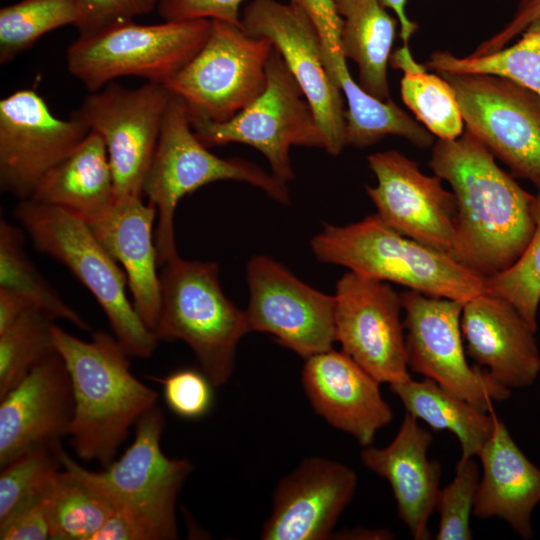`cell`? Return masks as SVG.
<instances>
[{"mask_svg":"<svg viewBox=\"0 0 540 540\" xmlns=\"http://www.w3.org/2000/svg\"><path fill=\"white\" fill-rule=\"evenodd\" d=\"M429 167L448 182L456 201L450 255L483 279L513 265L534 233L535 194L465 128L456 139H437Z\"/></svg>","mask_w":540,"mask_h":540,"instance_id":"1","label":"cell"},{"mask_svg":"<svg viewBox=\"0 0 540 540\" xmlns=\"http://www.w3.org/2000/svg\"><path fill=\"white\" fill-rule=\"evenodd\" d=\"M52 335L73 389L71 445L82 460L105 468L158 394L133 375L130 356L110 334L97 331L84 341L53 324Z\"/></svg>","mask_w":540,"mask_h":540,"instance_id":"2","label":"cell"},{"mask_svg":"<svg viewBox=\"0 0 540 540\" xmlns=\"http://www.w3.org/2000/svg\"><path fill=\"white\" fill-rule=\"evenodd\" d=\"M310 244L320 262L428 296L465 303L484 292L483 278L449 253L396 232L376 213L343 226L324 224Z\"/></svg>","mask_w":540,"mask_h":540,"instance_id":"3","label":"cell"},{"mask_svg":"<svg viewBox=\"0 0 540 540\" xmlns=\"http://www.w3.org/2000/svg\"><path fill=\"white\" fill-rule=\"evenodd\" d=\"M207 148L192 129L186 103L172 95L143 186L157 210L154 239L158 266L178 256L174 216L179 201L204 185L225 180L246 182L281 204L290 203L287 184L260 166L240 158L218 157Z\"/></svg>","mask_w":540,"mask_h":540,"instance_id":"4","label":"cell"},{"mask_svg":"<svg viewBox=\"0 0 540 540\" xmlns=\"http://www.w3.org/2000/svg\"><path fill=\"white\" fill-rule=\"evenodd\" d=\"M161 307L158 340L182 341L214 387L232 375L239 341L251 332L246 311L223 292L218 265L179 255L159 274Z\"/></svg>","mask_w":540,"mask_h":540,"instance_id":"5","label":"cell"},{"mask_svg":"<svg viewBox=\"0 0 540 540\" xmlns=\"http://www.w3.org/2000/svg\"><path fill=\"white\" fill-rule=\"evenodd\" d=\"M13 215L38 251L54 258L90 291L129 356L149 358L158 338L128 299L126 274L79 217L52 205L20 200Z\"/></svg>","mask_w":540,"mask_h":540,"instance_id":"6","label":"cell"},{"mask_svg":"<svg viewBox=\"0 0 540 540\" xmlns=\"http://www.w3.org/2000/svg\"><path fill=\"white\" fill-rule=\"evenodd\" d=\"M164 426L163 412L155 405L137 421L132 444L103 471L87 470L60 450L62 467L100 491L146 540L178 538L176 500L193 469L188 460L171 459L162 452Z\"/></svg>","mask_w":540,"mask_h":540,"instance_id":"7","label":"cell"},{"mask_svg":"<svg viewBox=\"0 0 540 540\" xmlns=\"http://www.w3.org/2000/svg\"><path fill=\"white\" fill-rule=\"evenodd\" d=\"M210 27L208 19L114 25L79 35L68 47L67 67L90 92L126 76L164 84L202 48Z\"/></svg>","mask_w":540,"mask_h":540,"instance_id":"8","label":"cell"},{"mask_svg":"<svg viewBox=\"0 0 540 540\" xmlns=\"http://www.w3.org/2000/svg\"><path fill=\"white\" fill-rule=\"evenodd\" d=\"M263 93L225 122L190 118L197 138L206 146L247 144L267 159L271 174L287 184L294 178L291 146L325 148L314 111L280 52L273 46L266 64Z\"/></svg>","mask_w":540,"mask_h":540,"instance_id":"9","label":"cell"},{"mask_svg":"<svg viewBox=\"0 0 540 540\" xmlns=\"http://www.w3.org/2000/svg\"><path fill=\"white\" fill-rule=\"evenodd\" d=\"M272 49L267 38L252 37L241 27L211 20L202 48L163 85L184 100L190 118L225 122L265 90Z\"/></svg>","mask_w":540,"mask_h":540,"instance_id":"10","label":"cell"},{"mask_svg":"<svg viewBox=\"0 0 540 540\" xmlns=\"http://www.w3.org/2000/svg\"><path fill=\"white\" fill-rule=\"evenodd\" d=\"M452 87L464 128L511 175L540 190V95L489 73L438 72Z\"/></svg>","mask_w":540,"mask_h":540,"instance_id":"11","label":"cell"},{"mask_svg":"<svg viewBox=\"0 0 540 540\" xmlns=\"http://www.w3.org/2000/svg\"><path fill=\"white\" fill-rule=\"evenodd\" d=\"M172 94L147 82L130 89L110 82L90 92L71 116L103 139L114 180L115 197L142 198L146 173Z\"/></svg>","mask_w":540,"mask_h":540,"instance_id":"12","label":"cell"},{"mask_svg":"<svg viewBox=\"0 0 540 540\" xmlns=\"http://www.w3.org/2000/svg\"><path fill=\"white\" fill-rule=\"evenodd\" d=\"M401 295L408 367L425 378L489 412L494 401L510 397L511 389L488 371L471 367L461 331L464 302L407 289Z\"/></svg>","mask_w":540,"mask_h":540,"instance_id":"13","label":"cell"},{"mask_svg":"<svg viewBox=\"0 0 540 540\" xmlns=\"http://www.w3.org/2000/svg\"><path fill=\"white\" fill-rule=\"evenodd\" d=\"M251 331L268 333L282 346L307 359L333 349L336 338L335 298L297 278L266 255L246 265Z\"/></svg>","mask_w":540,"mask_h":540,"instance_id":"14","label":"cell"},{"mask_svg":"<svg viewBox=\"0 0 540 540\" xmlns=\"http://www.w3.org/2000/svg\"><path fill=\"white\" fill-rule=\"evenodd\" d=\"M334 298L342 351L380 383L411 378L401 295L388 282L348 271L337 281Z\"/></svg>","mask_w":540,"mask_h":540,"instance_id":"15","label":"cell"},{"mask_svg":"<svg viewBox=\"0 0 540 540\" xmlns=\"http://www.w3.org/2000/svg\"><path fill=\"white\" fill-rule=\"evenodd\" d=\"M243 31L269 39L280 52L311 105L325 139V150L339 155L346 146L343 94L322 61L318 33L296 3L251 0L241 14Z\"/></svg>","mask_w":540,"mask_h":540,"instance_id":"16","label":"cell"},{"mask_svg":"<svg viewBox=\"0 0 540 540\" xmlns=\"http://www.w3.org/2000/svg\"><path fill=\"white\" fill-rule=\"evenodd\" d=\"M79 119L55 117L34 90H18L0 101V188L30 198L41 177L88 135Z\"/></svg>","mask_w":540,"mask_h":540,"instance_id":"17","label":"cell"},{"mask_svg":"<svg viewBox=\"0 0 540 540\" xmlns=\"http://www.w3.org/2000/svg\"><path fill=\"white\" fill-rule=\"evenodd\" d=\"M367 162L377 184L365 189L380 220L408 238L450 254L456 201L442 179L424 174L416 161L397 150L373 153Z\"/></svg>","mask_w":540,"mask_h":540,"instance_id":"18","label":"cell"},{"mask_svg":"<svg viewBox=\"0 0 540 540\" xmlns=\"http://www.w3.org/2000/svg\"><path fill=\"white\" fill-rule=\"evenodd\" d=\"M312 21L319 39L322 61L332 82L347 100L346 146L369 147L388 135L405 138L420 149L434 144V135L409 116L392 99L379 100L364 91L351 76L340 47L342 19L334 0H289Z\"/></svg>","mask_w":540,"mask_h":540,"instance_id":"19","label":"cell"},{"mask_svg":"<svg viewBox=\"0 0 540 540\" xmlns=\"http://www.w3.org/2000/svg\"><path fill=\"white\" fill-rule=\"evenodd\" d=\"M357 476L347 465L322 457L304 459L274 492L263 540H324L350 503Z\"/></svg>","mask_w":540,"mask_h":540,"instance_id":"20","label":"cell"},{"mask_svg":"<svg viewBox=\"0 0 540 540\" xmlns=\"http://www.w3.org/2000/svg\"><path fill=\"white\" fill-rule=\"evenodd\" d=\"M73 416L70 374L56 351L0 398V466L59 442Z\"/></svg>","mask_w":540,"mask_h":540,"instance_id":"21","label":"cell"},{"mask_svg":"<svg viewBox=\"0 0 540 540\" xmlns=\"http://www.w3.org/2000/svg\"><path fill=\"white\" fill-rule=\"evenodd\" d=\"M305 360L302 386L316 414L361 446H371L376 433L393 419L381 383L344 351L331 349Z\"/></svg>","mask_w":540,"mask_h":540,"instance_id":"22","label":"cell"},{"mask_svg":"<svg viewBox=\"0 0 540 540\" xmlns=\"http://www.w3.org/2000/svg\"><path fill=\"white\" fill-rule=\"evenodd\" d=\"M461 331L466 354L501 385L524 388L538 378L536 332L506 300L483 292L465 302Z\"/></svg>","mask_w":540,"mask_h":540,"instance_id":"23","label":"cell"},{"mask_svg":"<svg viewBox=\"0 0 540 540\" xmlns=\"http://www.w3.org/2000/svg\"><path fill=\"white\" fill-rule=\"evenodd\" d=\"M433 437L406 412L393 441L384 448L364 447V466L385 478L397 503L398 516L416 540L430 538L428 521L436 509L441 466L429 460Z\"/></svg>","mask_w":540,"mask_h":540,"instance_id":"24","label":"cell"},{"mask_svg":"<svg viewBox=\"0 0 540 540\" xmlns=\"http://www.w3.org/2000/svg\"><path fill=\"white\" fill-rule=\"evenodd\" d=\"M155 220L157 210L153 204H144L140 197L122 196L115 197L110 208L88 224L99 243L123 266L132 303L153 332L161 307Z\"/></svg>","mask_w":540,"mask_h":540,"instance_id":"25","label":"cell"},{"mask_svg":"<svg viewBox=\"0 0 540 540\" xmlns=\"http://www.w3.org/2000/svg\"><path fill=\"white\" fill-rule=\"evenodd\" d=\"M477 456L483 473L474 515L480 519L498 517L520 537L531 539V515L540 502V468L526 457L497 417L491 437Z\"/></svg>","mask_w":540,"mask_h":540,"instance_id":"26","label":"cell"},{"mask_svg":"<svg viewBox=\"0 0 540 540\" xmlns=\"http://www.w3.org/2000/svg\"><path fill=\"white\" fill-rule=\"evenodd\" d=\"M62 208L87 224L115 199L113 174L103 139L90 131L83 141L39 180L30 198Z\"/></svg>","mask_w":540,"mask_h":540,"instance_id":"27","label":"cell"},{"mask_svg":"<svg viewBox=\"0 0 540 540\" xmlns=\"http://www.w3.org/2000/svg\"><path fill=\"white\" fill-rule=\"evenodd\" d=\"M342 19L340 47L358 67L359 85L368 94L390 99L387 78L397 18L381 0H334Z\"/></svg>","mask_w":540,"mask_h":540,"instance_id":"28","label":"cell"},{"mask_svg":"<svg viewBox=\"0 0 540 540\" xmlns=\"http://www.w3.org/2000/svg\"><path fill=\"white\" fill-rule=\"evenodd\" d=\"M390 390L401 400L407 413L435 431L454 434L462 458L477 456L493 433L496 418L493 413L478 409L431 379L409 378L390 384Z\"/></svg>","mask_w":540,"mask_h":540,"instance_id":"29","label":"cell"},{"mask_svg":"<svg viewBox=\"0 0 540 540\" xmlns=\"http://www.w3.org/2000/svg\"><path fill=\"white\" fill-rule=\"evenodd\" d=\"M389 64L402 72L401 97L418 122L438 139L458 138L464 131V122L449 83L440 74L429 73L418 63L408 44L391 54Z\"/></svg>","mask_w":540,"mask_h":540,"instance_id":"30","label":"cell"},{"mask_svg":"<svg viewBox=\"0 0 540 540\" xmlns=\"http://www.w3.org/2000/svg\"><path fill=\"white\" fill-rule=\"evenodd\" d=\"M62 468L44 495L50 539L92 540L115 507L75 472Z\"/></svg>","mask_w":540,"mask_h":540,"instance_id":"31","label":"cell"},{"mask_svg":"<svg viewBox=\"0 0 540 540\" xmlns=\"http://www.w3.org/2000/svg\"><path fill=\"white\" fill-rule=\"evenodd\" d=\"M510 46L482 55L458 57L450 51L430 54L429 69L451 73H489L507 77L540 95V20Z\"/></svg>","mask_w":540,"mask_h":540,"instance_id":"32","label":"cell"},{"mask_svg":"<svg viewBox=\"0 0 540 540\" xmlns=\"http://www.w3.org/2000/svg\"><path fill=\"white\" fill-rule=\"evenodd\" d=\"M22 227L0 222V288L23 294L53 319H63L81 330L88 323L70 307L38 271L24 248Z\"/></svg>","mask_w":540,"mask_h":540,"instance_id":"33","label":"cell"},{"mask_svg":"<svg viewBox=\"0 0 540 540\" xmlns=\"http://www.w3.org/2000/svg\"><path fill=\"white\" fill-rule=\"evenodd\" d=\"M53 319L38 307L0 332V398L55 353Z\"/></svg>","mask_w":540,"mask_h":540,"instance_id":"34","label":"cell"},{"mask_svg":"<svg viewBox=\"0 0 540 540\" xmlns=\"http://www.w3.org/2000/svg\"><path fill=\"white\" fill-rule=\"evenodd\" d=\"M74 0H21L0 10V63L6 64L29 49L44 34L74 25Z\"/></svg>","mask_w":540,"mask_h":540,"instance_id":"35","label":"cell"},{"mask_svg":"<svg viewBox=\"0 0 540 540\" xmlns=\"http://www.w3.org/2000/svg\"><path fill=\"white\" fill-rule=\"evenodd\" d=\"M534 233L517 261L505 271L483 279L484 293L509 302L537 331L540 304V190L533 203Z\"/></svg>","mask_w":540,"mask_h":540,"instance_id":"36","label":"cell"},{"mask_svg":"<svg viewBox=\"0 0 540 540\" xmlns=\"http://www.w3.org/2000/svg\"><path fill=\"white\" fill-rule=\"evenodd\" d=\"M60 441L16 457L0 473V521L41 497L60 471Z\"/></svg>","mask_w":540,"mask_h":540,"instance_id":"37","label":"cell"},{"mask_svg":"<svg viewBox=\"0 0 540 540\" xmlns=\"http://www.w3.org/2000/svg\"><path fill=\"white\" fill-rule=\"evenodd\" d=\"M479 485L478 466L471 458H460L455 477L440 489L436 509L440 515L437 540H470L473 538L470 519Z\"/></svg>","mask_w":540,"mask_h":540,"instance_id":"38","label":"cell"},{"mask_svg":"<svg viewBox=\"0 0 540 540\" xmlns=\"http://www.w3.org/2000/svg\"><path fill=\"white\" fill-rule=\"evenodd\" d=\"M152 379L162 385L165 403L177 416L197 419L211 409L214 385L201 370L179 369Z\"/></svg>","mask_w":540,"mask_h":540,"instance_id":"39","label":"cell"},{"mask_svg":"<svg viewBox=\"0 0 540 540\" xmlns=\"http://www.w3.org/2000/svg\"><path fill=\"white\" fill-rule=\"evenodd\" d=\"M75 27L79 35L99 32L114 25L133 21L156 9L158 0H74Z\"/></svg>","mask_w":540,"mask_h":540,"instance_id":"40","label":"cell"},{"mask_svg":"<svg viewBox=\"0 0 540 540\" xmlns=\"http://www.w3.org/2000/svg\"><path fill=\"white\" fill-rule=\"evenodd\" d=\"M245 0H158L164 21L220 20L241 27L240 6ZM242 28V27H241Z\"/></svg>","mask_w":540,"mask_h":540,"instance_id":"41","label":"cell"},{"mask_svg":"<svg viewBox=\"0 0 540 540\" xmlns=\"http://www.w3.org/2000/svg\"><path fill=\"white\" fill-rule=\"evenodd\" d=\"M45 493L24 504L0 521L1 540L50 539V526L44 499Z\"/></svg>","mask_w":540,"mask_h":540,"instance_id":"42","label":"cell"},{"mask_svg":"<svg viewBox=\"0 0 540 540\" xmlns=\"http://www.w3.org/2000/svg\"><path fill=\"white\" fill-rule=\"evenodd\" d=\"M538 20H540V0H519L511 19L495 34L481 42L471 55L487 54L504 48Z\"/></svg>","mask_w":540,"mask_h":540,"instance_id":"43","label":"cell"},{"mask_svg":"<svg viewBox=\"0 0 540 540\" xmlns=\"http://www.w3.org/2000/svg\"><path fill=\"white\" fill-rule=\"evenodd\" d=\"M92 540H146L143 532L123 513L115 510Z\"/></svg>","mask_w":540,"mask_h":540,"instance_id":"44","label":"cell"},{"mask_svg":"<svg viewBox=\"0 0 540 540\" xmlns=\"http://www.w3.org/2000/svg\"><path fill=\"white\" fill-rule=\"evenodd\" d=\"M34 307L38 306L23 294L7 288H0V332L9 328Z\"/></svg>","mask_w":540,"mask_h":540,"instance_id":"45","label":"cell"},{"mask_svg":"<svg viewBox=\"0 0 540 540\" xmlns=\"http://www.w3.org/2000/svg\"><path fill=\"white\" fill-rule=\"evenodd\" d=\"M381 3L395 14L399 24L400 38L403 44H408L412 35L417 31L418 24L407 15V0H381Z\"/></svg>","mask_w":540,"mask_h":540,"instance_id":"46","label":"cell"}]
</instances>
